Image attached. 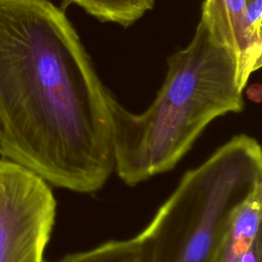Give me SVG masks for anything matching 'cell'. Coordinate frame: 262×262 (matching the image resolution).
<instances>
[{
	"label": "cell",
	"instance_id": "6da1fadb",
	"mask_svg": "<svg viewBox=\"0 0 262 262\" xmlns=\"http://www.w3.org/2000/svg\"><path fill=\"white\" fill-rule=\"evenodd\" d=\"M64 12L0 0V156L50 186L101 189L114 172L111 102Z\"/></svg>",
	"mask_w": 262,
	"mask_h": 262
},
{
	"label": "cell",
	"instance_id": "52a82bcc",
	"mask_svg": "<svg viewBox=\"0 0 262 262\" xmlns=\"http://www.w3.org/2000/svg\"><path fill=\"white\" fill-rule=\"evenodd\" d=\"M101 21L129 26L151 9L155 0H69Z\"/></svg>",
	"mask_w": 262,
	"mask_h": 262
},
{
	"label": "cell",
	"instance_id": "3957f363",
	"mask_svg": "<svg viewBox=\"0 0 262 262\" xmlns=\"http://www.w3.org/2000/svg\"><path fill=\"white\" fill-rule=\"evenodd\" d=\"M262 189V150L231 137L186 171L148 225L134 236L140 262H210L239 207Z\"/></svg>",
	"mask_w": 262,
	"mask_h": 262
},
{
	"label": "cell",
	"instance_id": "5b68a950",
	"mask_svg": "<svg viewBox=\"0 0 262 262\" xmlns=\"http://www.w3.org/2000/svg\"><path fill=\"white\" fill-rule=\"evenodd\" d=\"M262 0H205L201 20L234 56L239 86L261 66Z\"/></svg>",
	"mask_w": 262,
	"mask_h": 262
},
{
	"label": "cell",
	"instance_id": "8992f818",
	"mask_svg": "<svg viewBox=\"0 0 262 262\" xmlns=\"http://www.w3.org/2000/svg\"><path fill=\"white\" fill-rule=\"evenodd\" d=\"M261 220L262 189L239 207L210 262H245L248 250L262 234Z\"/></svg>",
	"mask_w": 262,
	"mask_h": 262
},
{
	"label": "cell",
	"instance_id": "277c9868",
	"mask_svg": "<svg viewBox=\"0 0 262 262\" xmlns=\"http://www.w3.org/2000/svg\"><path fill=\"white\" fill-rule=\"evenodd\" d=\"M55 216L51 186L0 158V262H44Z\"/></svg>",
	"mask_w": 262,
	"mask_h": 262
},
{
	"label": "cell",
	"instance_id": "ba28073f",
	"mask_svg": "<svg viewBox=\"0 0 262 262\" xmlns=\"http://www.w3.org/2000/svg\"><path fill=\"white\" fill-rule=\"evenodd\" d=\"M56 262H140L136 239L107 241L92 249L71 253Z\"/></svg>",
	"mask_w": 262,
	"mask_h": 262
},
{
	"label": "cell",
	"instance_id": "7a4b0ae2",
	"mask_svg": "<svg viewBox=\"0 0 262 262\" xmlns=\"http://www.w3.org/2000/svg\"><path fill=\"white\" fill-rule=\"evenodd\" d=\"M233 54L200 19L189 44L168 58L150 105L140 114L111 102L114 171L134 186L181 161L211 122L244 107Z\"/></svg>",
	"mask_w": 262,
	"mask_h": 262
}]
</instances>
